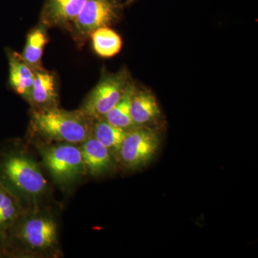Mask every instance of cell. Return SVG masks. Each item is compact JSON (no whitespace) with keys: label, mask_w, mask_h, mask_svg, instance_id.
<instances>
[{"label":"cell","mask_w":258,"mask_h":258,"mask_svg":"<svg viewBox=\"0 0 258 258\" xmlns=\"http://www.w3.org/2000/svg\"><path fill=\"white\" fill-rule=\"evenodd\" d=\"M0 182L15 195L36 198L47 189L40 167L23 153L5 148L0 152Z\"/></svg>","instance_id":"2"},{"label":"cell","mask_w":258,"mask_h":258,"mask_svg":"<svg viewBox=\"0 0 258 258\" xmlns=\"http://www.w3.org/2000/svg\"><path fill=\"white\" fill-rule=\"evenodd\" d=\"M11 255L16 247H24L32 252H50L57 244V224L47 213L34 212L24 216L23 213L10 230L6 232Z\"/></svg>","instance_id":"3"},{"label":"cell","mask_w":258,"mask_h":258,"mask_svg":"<svg viewBox=\"0 0 258 258\" xmlns=\"http://www.w3.org/2000/svg\"><path fill=\"white\" fill-rule=\"evenodd\" d=\"M9 60L10 86L15 92L30 101L34 72L26 63L21 55L13 51H8Z\"/></svg>","instance_id":"10"},{"label":"cell","mask_w":258,"mask_h":258,"mask_svg":"<svg viewBox=\"0 0 258 258\" xmlns=\"http://www.w3.org/2000/svg\"><path fill=\"white\" fill-rule=\"evenodd\" d=\"M47 42L46 34L42 28H35L29 33L22 57L31 69L41 70L40 62L44 47Z\"/></svg>","instance_id":"17"},{"label":"cell","mask_w":258,"mask_h":258,"mask_svg":"<svg viewBox=\"0 0 258 258\" xmlns=\"http://www.w3.org/2000/svg\"><path fill=\"white\" fill-rule=\"evenodd\" d=\"M160 139L154 129L137 126L128 131L118 155L123 164L130 169H137L148 164L159 149Z\"/></svg>","instance_id":"6"},{"label":"cell","mask_w":258,"mask_h":258,"mask_svg":"<svg viewBox=\"0 0 258 258\" xmlns=\"http://www.w3.org/2000/svg\"><path fill=\"white\" fill-rule=\"evenodd\" d=\"M134 1V0H126V2H127V3H133V2Z\"/></svg>","instance_id":"19"},{"label":"cell","mask_w":258,"mask_h":258,"mask_svg":"<svg viewBox=\"0 0 258 258\" xmlns=\"http://www.w3.org/2000/svg\"><path fill=\"white\" fill-rule=\"evenodd\" d=\"M130 84L125 71L105 76L88 95L81 111L92 120L104 118L121 99Z\"/></svg>","instance_id":"5"},{"label":"cell","mask_w":258,"mask_h":258,"mask_svg":"<svg viewBox=\"0 0 258 258\" xmlns=\"http://www.w3.org/2000/svg\"><path fill=\"white\" fill-rule=\"evenodd\" d=\"M135 89V87L130 84L121 99L103 118L114 126L124 130L137 127L131 115V101Z\"/></svg>","instance_id":"16"},{"label":"cell","mask_w":258,"mask_h":258,"mask_svg":"<svg viewBox=\"0 0 258 258\" xmlns=\"http://www.w3.org/2000/svg\"><path fill=\"white\" fill-rule=\"evenodd\" d=\"M128 131L114 126L104 118L94 120V124L92 125L93 137L105 146L111 154H118Z\"/></svg>","instance_id":"14"},{"label":"cell","mask_w":258,"mask_h":258,"mask_svg":"<svg viewBox=\"0 0 258 258\" xmlns=\"http://www.w3.org/2000/svg\"><path fill=\"white\" fill-rule=\"evenodd\" d=\"M83 112L68 111L57 107L37 109L32 115L34 130L49 140L81 144L92 137V123Z\"/></svg>","instance_id":"1"},{"label":"cell","mask_w":258,"mask_h":258,"mask_svg":"<svg viewBox=\"0 0 258 258\" xmlns=\"http://www.w3.org/2000/svg\"><path fill=\"white\" fill-rule=\"evenodd\" d=\"M23 213L20 198L0 182V232L6 233Z\"/></svg>","instance_id":"13"},{"label":"cell","mask_w":258,"mask_h":258,"mask_svg":"<svg viewBox=\"0 0 258 258\" xmlns=\"http://www.w3.org/2000/svg\"><path fill=\"white\" fill-rule=\"evenodd\" d=\"M87 0H47L42 18L47 25L55 26L73 23Z\"/></svg>","instance_id":"9"},{"label":"cell","mask_w":258,"mask_h":258,"mask_svg":"<svg viewBox=\"0 0 258 258\" xmlns=\"http://www.w3.org/2000/svg\"><path fill=\"white\" fill-rule=\"evenodd\" d=\"M80 149L86 170L91 175H101L113 167L111 152L94 137L86 139Z\"/></svg>","instance_id":"8"},{"label":"cell","mask_w":258,"mask_h":258,"mask_svg":"<svg viewBox=\"0 0 258 258\" xmlns=\"http://www.w3.org/2000/svg\"><path fill=\"white\" fill-rule=\"evenodd\" d=\"M93 50L102 57H112L122 48V40L117 32L108 28L97 29L91 35Z\"/></svg>","instance_id":"15"},{"label":"cell","mask_w":258,"mask_h":258,"mask_svg":"<svg viewBox=\"0 0 258 258\" xmlns=\"http://www.w3.org/2000/svg\"><path fill=\"white\" fill-rule=\"evenodd\" d=\"M57 101L55 76L42 69L35 71L30 102L38 109H44L57 107Z\"/></svg>","instance_id":"12"},{"label":"cell","mask_w":258,"mask_h":258,"mask_svg":"<svg viewBox=\"0 0 258 258\" xmlns=\"http://www.w3.org/2000/svg\"><path fill=\"white\" fill-rule=\"evenodd\" d=\"M120 0H87L73 25L78 36H91L97 29L108 27L118 19Z\"/></svg>","instance_id":"7"},{"label":"cell","mask_w":258,"mask_h":258,"mask_svg":"<svg viewBox=\"0 0 258 258\" xmlns=\"http://www.w3.org/2000/svg\"><path fill=\"white\" fill-rule=\"evenodd\" d=\"M11 255L8 236L5 232H0V257Z\"/></svg>","instance_id":"18"},{"label":"cell","mask_w":258,"mask_h":258,"mask_svg":"<svg viewBox=\"0 0 258 258\" xmlns=\"http://www.w3.org/2000/svg\"><path fill=\"white\" fill-rule=\"evenodd\" d=\"M44 164L57 182L70 184L87 173L80 147L62 143L42 151Z\"/></svg>","instance_id":"4"},{"label":"cell","mask_w":258,"mask_h":258,"mask_svg":"<svg viewBox=\"0 0 258 258\" xmlns=\"http://www.w3.org/2000/svg\"><path fill=\"white\" fill-rule=\"evenodd\" d=\"M157 99L147 90L135 89L131 101V115L136 126H147L160 116Z\"/></svg>","instance_id":"11"}]
</instances>
